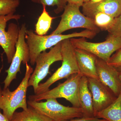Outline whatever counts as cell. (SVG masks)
<instances>
[{
    "mask_svg": "<svg viewBox=\"0 0 121 121\" xmlns=\"http://www.w3.org/2000/svg\"><path fill=\"white\" fill-rule=\"evenodd\" d=\"M82 75L80 72L69 76L64 82L56 87L39 95L29 97L30 101L39 102L50 98H63L70 102L73 107L80 108L79 99V84Z\"/></svg>",
    "mask_w": 121,
    "mask_h": 121,
    "instance_id": "277c9868",
    "label": "cell"
},
{
    "mask_svg": "<svg viewBox=\"0 0 121 121\" xmlns=\"http://www.w3.org/2000/svg\"><path fill=\"white\" fill-rule=\"evenodd\" d=\"M43 10L35 25L36 34L40 36L45 35L50 30L54 17L50 16L45 5H43Z\"/></svg>",
    "mask_w": 121,
    "mask_h": 121,
    "instance_id": "ac0fdd59",
    "label": "cell"
},
{
    "mask_svg": "<svg viewBox=\"0 0 121 121\" xmlns=\"http://www.w3.org/2000/svg\"><path fill=\"white\" fill-rule=\"evenodd\" d=\"M97 33L93 31L86 29L79 32L67 35H51L40 36L35 34L32 30H27L25 39L29 51L30 62L32 66L35 64L38 56L47 49L51 48L64 40L75 37H84L91 39Z\"/></svg>",
    "mask_w": 121,
    "mask_h": 121,
    "instance_id": "6da1fadb",
    "label": "cell"
},
{
    "mask_svg": "<svg viewBox=\"0 0 121 121\" xmlns=\"http://www.w3.org/2000/svg\"><path fill=\"white\" fill-rule=\"evenodd\" d=\"M70 40L75 48L87 51L106 62L114 52L121 48V38L109 34L106 40L101 43L89 42L84 37L72 38Z\"/></svg>",
    "mask_w": 121,
    "mask_h": 121,
    "instance_id": "52a82bcc",
    "label": "cell"
},
{
    "mask_svg": "<svg viewBox=\"0 0 121 121\" xmlns=\"http://www.w3.org/2000/svg\"><path fill=\"white\" fill-rule=\"evenodd\" d=\"M79 99L80 108L83 113V117H95L92 95L88 86V78L83 76L81 78L79 84Z\"/></svg>",
    "mask_w": 121,
    "mask_h": 121,
    "instance_id": "9a60e30c",
    "label": "cell"
},
{
    "mask_svg": "<svg viewBox=\"0 0 121 121\" xmlns=\"http://www.w3.org/2000/svg\"><path fill=\"white\" fill-rule=\"evenodd\" d=\"M87 78L88 86L92 95L95 117L97 113L110 105L117 97L108 87L99 80Z\"/></svg>",
    "mask_w": 121,
    "mask_h": 121,
    "instance_id": "8fae6325",
    "label": "cell"
},
{
    "mask_svg": "<svg viewBox=\"0 0 121 121\" xmlns=\"http://www.w3.org/2000/svg\"><path fill=\"white\" fill-rule=\"evenodd\" d=\"M21 17V15L14 14L0 17V46L6 55L9 63H11L15 54L20 28L17 24L12 23L9 25L6 31L7 23L11 20H18Z\"/></svg>",
    "mask_w": 121,
    "mask_h": 121,
    "instance_id": "9c48e42d",
    "label": "cell"
},
{
    "mask_svg": "<svg viewBox=\"0 0 121 121\" xmlns=\"http://www.w3.org/2000/svg\"><path fill=\"white\" fill-rule=\"evenodd\" d=\"M27 102L29 106L54 121H67L83 116L81 108L63 105L56 99H48L45 102L29 100Z\"/></svg>",
    "mask_w": 121,
    "mask_h": 121,
    "instance_id": "5b68a950",
    "label": "cell"
},
{
    "mask_svg": "<svg viewBox=\"0 0 121 121\" xmlns=\"http://www.w3.org/2000/svg\"><path fill=\"white\" fill-rule=\"evenodd\" d=\"M11 121H54L29 106L25 110L15 112Z\"/></svg>",
    "mask_w": 121,
    "mask_h": 121,
    "instance_id": "e0dca14e",
    "label": "cell"
},
{
    "mask_svg": "<svg viewBox=\"0 0 121 121\" xmlns=\"http://www.w3.org/2000/svg\"><path fill=\"white\" fill-rule=\"evenodd\" d=\"M67 3L75 5L78 7H82L84 4L83 0H66Z\"/></svg>",
    "mask_w": 121,
    "mask_h": 121,
    "instance_id": "d4e9b609",
    "label": "cell"
},
{
    "mask_svg": "<svg viewBox=\"0 0 121 121\" xmlns=\"http://www.w3.org/2000/svg\"><path fill=\"white\" fill-rule=\"evenodd\" d=\"M80 7L67 3L58 25L51 35H60L67 30L76 28H83L99 33L100 30L94 24L93 20L80 12Z\"/></svg>",
    "mask_w": 121,
    "mask_h": 121,
    "instance_id": "8992f818",
    "label": "cell"
},
{
    "mask_svg": "<svg viewBox=\"0 0 121 121\" xmlns=\"http://www.w3.org/2000/svg\"><path fill=\"white\" fill-rule=\"evenodd\" d=\"M83 13L91 19L98 13H102L115 18L121 14V0H103L97 3H84L82 6Z\"/></svg>",
    "mask_w": 121,
    "mask_h": 121,
    "instance_id": "4fadbf2b",
    "label": "cell"
},
{
    "mask_svg": "<svg viewBox=\"0 0 121 121\" xmlns=\"http://www.w3.org/2000/svg\"><path fill=\"white\" fill-rule=\"evenodd\" d=\"M107 63L115 68L121 67V48L112 55Z\"/></svg>",
    "mask_w": 121,
    "mask_h": 121,
    "instance_id": "603a6c76",
    "label": "cell"
},
{
    "mask_svg": "<svg viewBox=\"0 0 121 121\" xmlns=\"http://www.w3.org/2000/svg\"><path fill=\"white\" fill-rule=\"evenodd\" d=\"M61 42L51 48L48 52L45 51L41 52L37 57L35 64V68L30 76L28 83V87H33L34 92L40 82L49 73V69L52 64L62 60Z\"/></svg>",
    "mask_w": 121,
    "mask_h": 121,
    "instance_id": "ba28073f",
    "label": "cell"
},
{
    "mask_svg": "<svg viewBox=\"0 0 121 121\" xmlns=\"http://www.w3.org/2000/svg\"><path fill=\"white\" fill-rule=\"evenodd\" d=\"M108 31L110 35L121 38V14L115 18L114 23Z\"/></svg>",
    "mask_w": 121,
    "mask_h": 121,
    "instance_id": "7402d4cb",
    "label": "cell"
},
{
    "mask_svg": "<svg viewBox=\"0 0 121 121\" xmlns=\"http://www.w3.org/2000/svg\"><path fill=\"white\" fill-rule=\"evenodd\" d=\"M64 121H108L105 119L99 118H98L86 117H82L80 118H77Z\"/></svg>",
    "mask_w": 121,
    "mask_h": 121,
    "instance_id": "cb8c5ba5",
    "label": "cell"
},
{
    "mask_svg": "<svg viewBox=\"0 0 121 121\" xmlns=\"http://www.w3.org/2000/svg\"><path fill=\"white\" fill-rule=\"evenodd\" d=\"M32 2L45 6H56L54 10L56 14H58L64 10L67 4L66 0H31Z\"/></svg>",
    "mask_w": 121,
    "mask_h": 121,
    "instance_id": "44dd1931",
    "label": "cell"
},
{
    "mask_svg": "<svg viewBox=\"0 0 121 121\" xmlns=\"http://www.w3.org/2000/svg\"><path fill=\"white\" fill-rule=\"evenodd\" d=\"M96 69L99 80L108 87L117 97L121 93L120 72L107 62L97 57Z\"/></svg>",
    "mask_w": 121,
    "mask_h": 121,
    "instance_id": "7c38bea8",
    "label": "cell"
},
{
    "mask_svg": "<svg viewBox=\"0 0 121 121\" xmlns=\"http://www.w3.org/2000/svg\"><path fill=\"white\" fill-rule=\"evenodd\" d=\"M91 0H83L84 3H86V2H89Z\"/></svg>",
    "mask_w": 121,
    "mask_h": 121,
    "instance_id": "f1b7e54d",
    "label": "cell"
},
{
    "mask_svg": "<svg viewBox=\"0 0 121 121\" xmlns=\"http://www.w3.org/2000/svg\"><path fill=\"white\" fill-rule=\"evenodd\" d=\"M61 53L62 57L61 66L54 72L45 82L40 83L35 94L39 95L50 90V87L57 81L67 78L74 74L79 73L76 57L75 48L70 39L61 41Z\"/></svg>",
    "mask_w": 121,
    "mask_h": 121,
    "instance_id": "3957f363",
    "label": "cell"
},
{
    "mask_svg": "<svg viewBox=\"0 0 121 121\" xmlns=\"http://www.w3.org/2000/svg\"><path fill=\"white\" fill-rule=\"evenodd\" d=\"M75 48L79 72L87 78L99 80L96 69L97 56L85 50Z\"/></svg>",
    "mask_w": 121,
    "mask_h": 121,
    "instance_id": "5bb4252c",
    "label": "cell"
},
{
    "mask_svg": "<svg viewBox=\"0 0 121 121\" xmlns=\"http://www.w3.org/2000/svg\"><path fill=\"white\" fill-rule=\"evenodd\" d=\"M0 110V121H11L4 115L1 113Z\"/></svg>",
    "mask_w": 121,
    "mask_h": 121,
    "instance_id": "484cf974",
    "label": "cell"
},
{
    "mask_svg": "<svg viewBox=\"0 0 121 121\" xmlns=\"http://www.w3.org/2000/svg\"><path fill=\"white\" fill-rule=\"evenodd\" d=\"M24 77L15 90L11 91L9 87L2 89L0 86V109L3 114L11 121L14 113L18 108L23 110L28 108L26 99L29 80L33 71L31 65L26 63Z\"/></svg>",
    "mask_w": 121,
    "mask_h": 121,
    "instance_id": "7a4b0ae2",
    "label": "cell"
},
{
    "mask_svg": "<svg viewBox=\"0 0 121 121\" xmlns=\"http://www.w3.org/2000/svg\"><path fill=\"white\" fill-rule=\"evenodd\" d=\"M103 0H91L89 2H91V3H98L101 1Z\"/></svg>",
    "mask_w": 121,
    "mask_h": 121,
    "instance_id": "4316f807",
    "label": "cell"
},
{
    "mask_svg": "<svg viewBox=\"0 0 121 121\" xmlns=\"http://www.w3.org/2000/svg\"><path fill=\"white\" fill-rule=\"evenodd\" d=\"M27 30L26 25L23 24L20 29L15 55L10 66L5 71L7 75L4 82V88L9 87L12 82L16 79L17 73L20 72L21 63L25 65L30 61L29 49L25 39Z\"/></svg>",
    "mask_w": 121,
    "mask_h": 121,
    "instance_id": "30bf717a",
    "label": "cell"
},
{
    "mask_svg": "<svg viewBox=\"0 0 121 121\" xmlns=\"http://www.w3.org/2000/svg\"><path fill=\"white\" fill-rule=\"evenodd\" d=\"M1 70H2V69H1V68H0V74L1 73Z\"/></svg>",
    "mask_w": 121,
    "mask_h": 121,
    "instance_id": "4dcf8cb0",
    "label": "cell"
},
{
    "mask_svg": "<svg viewBox=\"0 0 121 121\" xmlns=\"http://www.w3.org/2000/svg\"><path fill=\"white\" fill-rule=\"evenodd\" d=\"M95 117L108 121H121V93L113 103L97 113Z\"/></svg>",
    "mask_w": 121,
    "mask_h": 121,
    "instance_id": "2e32d148",
    "label": "cell"
},
{
    "mask_svg": "<svg viewBox=\"0 0 121 121\" xmlns=\"http://www.w3.org/2000/svg\"><path fill=\"white\" fill-rule=\"evenodd\" d=\"M115 68L117 69V70L119 72L121 73V67H120Z\"/></svg>",
    "mask_w": 121,
    "mask_h": 121,
    "instance_id": "83f0119b",
    "label": "cell"
},
{
    "mask_svg": "<svg viewBox=\"0 0 121 121\" xmlns=\"http://www.w3.org/2000/svg\"><path fill=\"white\" fill-rule=\"evenodd\" d=\"M115 18L106 13H98L93 16L91 19L100 30L108 31L114 23Z\"/></svg>",
    "mask_w": 121,
    "mask_h": 121,
    "instance_id": "d6986e66",
    "label": "cell"
},
{
    "mask_svg": "<svg viewBox=\"0 0 121 121\" xmlns=\"http://www.w3.org/2000/svg\"><path fill=\"white\" fill-rule=\"evenodd\" d=\"M20 4V0H0V17L14 14Z\"/></svg>",
    "mask_w": 121,
    "mask_h": 121,
    "instance_id": "ffe728a7",
    "label": "cell"
},
{
    "mask_svg": "<svg viewBox=\"0 0 121 121\" xmlns=\"http://www.w3.org/2000/svg\"><path fill=\"white\" fill-rule=\"evenodd\" d=\"M119 78H120V79H121V73H120V74H119Z\"/></svg>",
    "mask_w": 121,
    "mask_h": 121,
    "instance_id": "f546056e",
    "label": "cell"
}]
</instances>
